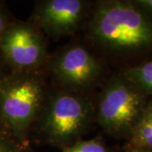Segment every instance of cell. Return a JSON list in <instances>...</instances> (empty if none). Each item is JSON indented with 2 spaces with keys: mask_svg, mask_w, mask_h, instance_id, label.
<instances>
[{
  "mask_svg": "<svg viewBox=\"0 0 152 152\" xmlns=\"http://www.w3.org/2000/svg\"><path fill=\"white\" fill-rule=\"evenodd\" d=\"M96 124V102L90 94L57 88L48 91L32 130L51 146L63 148L82 139Z\"/></svg>",
  "mask_w": 152,
  "mask_h": 152,
  "instance_id": "cell-2",
  "label": "cell"
},
{
  "mask_svg": "<svg viewBox=\"0 0 152 152\" xmlns=\"http://www.w3.org/2000/svg\"><path fill=\"white\" fill-rule=\"evenodd\" d=\"M0 127H2V124H1V122H0Z\"/></svg>",
  "mask_w": 152,
  "mask_h": 152,
  "instance_id": "cell-16",
  "label": "cell"
},
{
  "mask_svg": "<svg viewBox=\"0 0 152 152\" xmlns=\"http://www.w3.org/2000/svg\"><path fill=\"white\" fill-rule=\"evenodd\" d=\"M144 5L148 7L152 11V0H140Z\"/></svg>",
  "mask_w": 152,
  "mask_h": 152,
  "instance_id": "cell-14",
  "label": "cell"
},
{
  "mask_svg": "<svg viewBox=\"0 0 152 152\" xmlns=\"http://www.w3.org/2000/svg\"><path fill=\"white\" fill-rule=\"evenodd\" d=\"M61 152H113L101 137L90 140H78L74 144L63 148Z\"/></svg>",
  "mask_w": 152,
  "mask_h": 152,
  "instance_id": "cell-10",
  "label": "cell"
},
{
  "mask_svg": "<svg viewBox=\"0 0 152 152\" xmlns=\"http://www.w3.org/2000/svg\"><path fill=\"white\" fill-rule=\"evenodd\" d=\"M13 21L11 20L10 14L6 8L5 4L0 1V36L5 31V29Z\"/></svg>",
  "mask_w": 152,
  "mask_h": 152,
  "instance_id": "cell-12",
  "label": "cell"
},
{
  "mask_svg": "<svg viewBox=\"0 0 152 152\" xmlns=\"http://www.w3.org/2000/svg\"><path fill=\"white\" fill-rule=\"evenodd\" d=\"M3 66H4V64H3V63H2V61L0 60V79L3 77V76L5 75L7 72H5V71H4V68H3Z\"/></svg>",
  "mask_w": 152,
  "mask_h": 152,
  "instance_id": "cell-15",
  "label": "cell"
},
{
  "mask_svg": "<svg viewBox=\"0 0 152 152\" xmlns=\"http://www.w3.org/2000/svg\"><path fill=\"white\" fill-rule=\"evenodd\" d=\"M0 152H29V145L18 141L4 127H0Z\"/></svg>",
  "mask_w": 152,
  "mask_h": 152,
  "instance_id": "cell-11",
  "label": "cell"
},
{
  "mask_svg": "<svg viewBox=\"0 0 152 152\" xmlns=\"http://www.w3.org/2000/svg\"><path fill=\"white\" fill-rule=\"evenodd\" d=\"M93 48L111 59L145 61L152 53V11L140 0H99L85 26Z\"/></svg>",
  "mask_w": 152,
  "mask_h": 152,
  "instance_id": "cell-1",
  "label": "cell"
},
{
  "mask_svg": "<svg viewBox=\"0 0 152 152\" xmlns=\"http://www.w3.org/2000/svg\"><path fill=\"white\" fill-rule=\"evenodd\" d=\"M44 70L58 88L90 94L109 75L103 60L80 42H70L49 55Z\"/></svg>",
  "mask_w": 152,
  "mask_h": 152,
  "instance_id": "cell-5",
  "label": "cell"
},
{
  "mask_svg": "<svg viewBox=\"0 0 152 152\" xmlns=\"http://www.w3.org/2000/svg\"><path fill=\"white\" fill-rule=\"evenodd\" d=\"M47 37L29 21H13L0 36V60L10 72L44 69Z\"/></svg>",
  "mask_w": 152,
  "mask_h": 152,
  "instance_id": "cell-6",
  "label": "cell"
},
{
  "mask_svg": "<svg viewBox=\"0 0 152 152\" xmlns=\"http://www.w3.org/2000/svg\"><path fill=\"white\" fill-rule=\"evenodd\" d=\"M128 148H139L152 151V98L128 140Z\"/></svg>",
  "mask_w": 152,
  "mask_h": 152,
  "instance_id": "cell-8",
  "label": "cell"
},
{
  "mask_svg": "<svg viewBox=\"0 0 152 152\" xmlns=\"http://www.w3.org/2000/svg\"><path fill=\"white\" fill-rule=\"evenodd\" d=\"M150 99L120 71L113 73L96 102V124L108 135L129 140Z\"/></svg>",
  "mask_w": 152,
  "mask_h": 152,
  "instance_id": "cell-4",
  "label": "cell"
},
{
  "mask_svg": "<svg viewBox=\"0 0 152 152\" xmlns=\"http://www.w3.org/2000/svg\"><path fill=\"white\" fill-rule=\"evenodd\" d=\"M122 75L149 98H152V58L124 68Z\"/></svg>",
  "mask_w": 152,
  "mask_h": 152,
  "instance_id": "cell-9",
  "label": "cell"
},
{
  "mask_svg": "<svg viewBox=\"0 0 152 152\" xmlns=\"http://www.w3.org/2000/svg\"><path fill=\"white\" fill-rule=\"evenodd\" d=\"M45 73L9 71L0 79L1 124L24 145H29V135L48 92Z\"/></svg>",
  "mask_w": 152,
  "mask_h": 152,
  "instance_id": "cell-3",
  "label": "cell"
},
{
  "mask_svg": "<svg viewBox=\"0 0 152 152\" xmlns=\"http://www.w3.org/2000/svg\"><path fill=\"white\" fill-rule=\"evenodd\" d=\"M92 5L88 0L38 1L29 21L46 37L58 41L85 28Z\"/></svg>",
  "mask_w": 152,
  "mask_h": 152,
  "instance_id": "cell-7",
  "label": "cell"
},
{
  "mask_svg": "<svg viewBox=\"0 0 152 152\" xmlns=\"http://www.w3.org/2000/svg\"><path fill=\"white\" fill-rule=\"evenodd\" d=\"M127 152H152L151 151L144 150V149H139V148H128Z\"/></svg>",
  "mask_w": 152,
  "mask_h": 152,
  "instance_id": "cell-13",
  "label": "cell"
}]
</instances>
